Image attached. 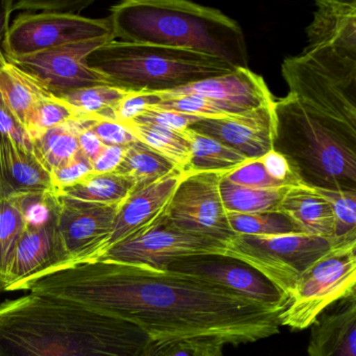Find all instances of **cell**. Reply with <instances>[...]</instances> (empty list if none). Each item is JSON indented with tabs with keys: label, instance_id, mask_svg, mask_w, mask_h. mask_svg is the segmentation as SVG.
I'll return each instance as SVG.
<instances>
[{
	"label": "cell",
	"instance_id": "e575fe53",
	"mask_svg": "<svg viewBox=\"0 0 356 356\" xmlns=\"http://www.w3.org/2000/svg\"><path fill=\"white\" fill-rule=\"evenodd\" d=\"M224 346L211 339L153 341L145 356H224Z\"/></svg>",
	"mask_w": 356,
	"mask_h": 356
},
{
	"label": "cell",
	"instance_id": "83f0119b",
	"mask_svg": "<svg viewBox=\"0 0 356 356\" xmlns=\"http://www.w3.org/2000/svg\"><path fill=\"white\" fill-rule=\"evenodd\" d=\"M128 92L114 85H95L76 89L58 97L72 106L82 118L114 120V109Z\"/></svg>",
	"mask_w": 356,
	"mask_h": 356
},
{
	"label": "cell",
	"instance_id": "f6af8a7d",
	"mask_svg": "<svg viewBox=\"0 0 356 356\" xmlns=\"http://www.w3.org/2000/svg\"><path fill=\"white\" fill-rule=\"evenodd\" d=\"M92 120L93 118H87L78 137L80 153L86 157L90 163L99 156L103 147H105V145L99 140V137L89 129V124Z\"/></svg>",
	"mask_w": 356,
	"mask_h": 356
},
{
	"label": "cell",
	"instance_id": "ba28073f",
	"mask_svg": "<svg viewBox=\"0 0 356 356\" xmlns=\"http://www.w3.org/2000/svg\"><path fill=\"white\" fill-rule=\"evenodd\" d=\"M110 39L115 40L109 18H90L74 12L22 13L10 22L1 41L8 58L45 49Z\"/></svg>",
	"mask_w": 356,
	"mask_h": 356
},
{
	"label": "cell",
	"instance_id": "ffe728a7",
	"mask_svg": "<svg viewBox=\"0 0 356 356\" xmlns=\"http://www.w3.org/2000/svg\"><path fill=\"white\" fill-rule=\"evenodd\" d=\"M53 193L51 175L33 154L0 133V197Z\"/></svg>",
	"mask_w": 356,
	"mask_h": 356
},
{
	"label": "cell",
	"instance_id": "bcb514c9",
	"mask_svg": "<svg viewBox=\"0 0 356 356\" xmlns=\"http://www.w3.org/2000/svg\"><path fill=\"white\" fill-rule=\"evenodd\" d=\"M11 16L9 9H8L7 1H3L0 3V42L3 41L6 30L11 22Z\"/></svg>",
	"mask_w": 356,
	"mask_h": 356
},
{
	"label": "cell",
	"instance_id": "44dd1931",
	"mask_svg": "<svg viewBox=\"0 0 356 356\" xmlns=\"http://www.w3.org/2000/svg\"><path fill=\"white\" fill-rule=\"evenodd\" d=\"M279 211L289 216L304 234L332 241L334 216L330 204L314 188L305 185L289 187L281 201Z\"/></svg>",
	"mask_w": 356,
	"mask_h": 356
},
{
	"label": "cell",
	"instance_id": "836d02e7",
	"mask_svg": "<svg viewBox=\"0 0 356 356\" xmlns=\"http://www.w3.org/2000/svg\"><path fill=\"white\" fill-rule=\"evenodd\" d=\"M80 118H85L79 115L78 112L72 106L68 105L59 97H53L41 102L35 108L32 118L29 122L26 132L31 140H33L35 137L49 129L61 126L72 120H80Z\"/></svg>",
	"mask_w": 356,
	"mask_h": 356
},
{
	"label": "cell",
	"instance_id": "f35d334b",
	"mask_svg": "<svg viewBox=\"0 0 356 356\" xmlns=\"http://www.w3.org/2000/svg\"><path fill=\"white\" fill-rule=\"evenodd\" d=\"M89 129L99 137L105 145L129 147L138 141L127 124L106 118H93Z\"/></svg>",
	"mask_w": 356,
	"mask_h": 356
},
{
	"label": "cell",
	"instance_id": "d6a6232c",
	"mask_svg": "<svg viewBox=\"0 0 356 356\" xmlns=\"http://www.w3.org/2000/svg\"><path fill=\"white\" fill-rule=\"evenodd\" d=\"M154 108L191 114L203 120H216L245 113V111L231 104L195 95L172 97L160 102L158 105L154 106Z\"/></svg>",
	"mask_w": 356,
	"mask_h": 356
},
{
	"label": "cell",
	"instance_id": "6da1fadb",
	"mask_svg": "<svg viewBox=\"0 0 356 356\" xmlns=\"http://www.w3.org/2000/svg\"><path fill=\"white\" fill-rule=\"evenodd\" d=\"M16 291L78 302L136 325L153 341L211 339L239 346L274 337L282 327V310L193 277L113 261L62 268Z\"/></svg>",
	"mask_w": 356,
	"mask_h": 356
},
{
	"label": "cell",
	"instance_id": "7bdbcfd3",
	"mask_svg": "<svg viewBox=\"0 0 356 356\" xmlns=\"http://www.w3.org/2000/svg\"><path fill=\"white\" fill-rule=\"evenodd\" d=\"M260 159L268 176L277 182L289 187L302 185L287 160L280 154L270 151Z\"/></svg>",
	"mask_w": 356,
	"mask_h": 356
},
{
	"label": "cell",
	"instance_id": "7a4b0ae2",
	"mask_svg": "<svg viewBox=\"0 0 356 356\" xmlns=\"http://www.w3.org/2000/svg\"><path fill=\"white\" fill-rule=\"evenodd\" d=\"M152 341L132 323L55 296L0 303V356H145Z\"/></svg>",
	"mask_w": 356,
	"mask_h": 356
},
{
	"label": "cell",
	"instance_id": "d6986e66",
	"mask_svg": "<svg viewBox=\"0 0 356 356\" xmlns=\"http://www.w3.org/2000/svg\"><path fill=\"white\" fill-rule=\"evenodd\" d=\"M310 327L308 355L356 356V293L335 302Z\"/></svg>",
	"mask_w": 356,
	"mask_h": 356
},
{
	"label": "cell",
	"instance_id": "d590c367",
	"mask_svg": "<svg viewBox=\"0 0 356 356\" xmlns=\"http://www.w3.org/2000/svg\"><path fill=\"white\" fill-rule=\"evenodd\" d=\"M222 177L232 184L247 188L275 189L289 187L277 182L268 176L261 159L252 160L241 168Z\"/></svg>",
	"mask_w": 356,
	"mask_h": 356
},
{
	"label": "cell",
	"instance_id": "484cf974",
	"mask_svg": "<svg viewBox=\"0 0 356 356\" xmlns=\"http://www.w3.org/2000/svg\"><path fill=\"white\" fill-rule=\"evenodd\" d=\"M176 170L179 168L168 158L136 141L127 147L124 159L116 172L132 179L138 188L152 184Z\"/></svg>",
	"mask_w": 356,
	"mask_h": 356
},
{
	"label": "cell",
	"instance_id": "8fae6325",
	"mask_svg": "<svg viewBox=\"0 0 356 356\" xmlns=\"http://www.w3.org/2000/svg\"><path fill=\"white\" fill-rule=\"evenodd\" d=\"M164 270L193 277L274 310L284 312L289 297L249 264L222 254L174 258Z\"/></svg>",
	"mask_w": 356,
	"mask_h": 356
},
{
	"label": "cell",
	"instance_id": "d4e9b609",
	"mask_svg": "<svg viewBox=\"0 0 356 356\" xmlns=\"http://www.w3.org/2000/svg\"><path fill=\"white\" fill-rule=\"evenodd\" d=\"M86 120H72L49 129L33 139L35 156L47 172L72 161L80 153L79 133Z\"/></svg>",
	"mask_w": 356,
	"mask_h": 356
},
{
	"label": "cell",
	"instance_id": "8d00e7d4",
	"mask_svg": "<svg viewBox=\"0 0 356 356\" xmlns=\"http://www.w3.org/2000/svg\"><path fill=\"white\" fill-rule=\"evenodd\" d=\"M202 120L203 118L191 115V114L152 107L131 122L138 124H151V126L159 127V128L168 129V130L176 131V132H183Z\"/></svg>",
	"mask_w": 356,
	"mask_h": 356
},
{
	"label": "cell",
	"instance_id": "60d3db41",
	"mask_svg": "<svg viewBox=\"0 0 356 356\" xmlns=\"http://www.w3.org/2000/svg\"><path fill=\"white\" fill-rule=\"evenodd\" d=\"M92 1H67V0H51V1H33V0H22V1H11L8 0L7 5L11 15L15 12L24 11V13H36V12H74L82 10L90 5Z\"/></svg>",
	"mask_w": 356,
	"mask_h": 356
},
{
	"label": "cell",
	"instance_id": "603a6c76",
	"mask_svg": "<svg viewBox=\"0 0 356 356\" xmlns=\"http://www.w3.org/2000/svg\"><path fill=\"white\" fill-rule=\"evenodd\" d=\"M191 145V157L184 175L214 172L225 176L252 161L239 152L191 129L183 131Z\"/></svg>",
	"mask_w": 356,
	"mask_h": 356
},
{
	"label": "cell",
	"instance_id": "1f68e13d",
	"mask_svg": "<svg viewBox=\"0 0 356 356\" xmlns=\"http://www.w3.org/2000/svg\"><path fill=\"white\" fill-rule=\"evenodd\" d=\"M328 201L334 216L333 245L356 243V191L316 189Z\"/></svg>",
	"mask_w": 356,
	"mask_h": 356
},
{
	"label": "cell",
	"instance_id": "5b68a950",
	"mask_svg": "<svg viewBox=\"0 0 356 356\" xmlns=\"http://www.w3.org/2000/svg\"><path fill=\"white\" fill-rule=\"evenodd\" d=\"M87 63L114 86L153 93L176 90L237 70L204 54L118 40L102 45Z\"/></svg>",
	"mask_w": 356,
	"mask_h": 356
},
{
	"label": "cell",
	"instance_id": "9c48e42d",
	"mask_svg": "<svg viewBox=\"0 0 356 356\" xmlns=\"http://www.w3.org/2000/svg\"><path fill=\"white\" fill-rule=\"evenodd\" d=\"M222 175H184L175 189L163 218L168 224L204 238L227 245L236 236L229 225L220 193Z\"/></svg>",
	"mask_w": 356,
	"mask_h": 356
},
{
	"label": "cell",
	"instance_id": "74e56055",
	"mask_svg": "<svg viewBox=\"0 0 356 356\" xmlns=\"http://www.w3.org/2000/svg\"><path fill=\"white\" fill-rule=\"evenodd\" d=\"M161 102L157 93L145 91H129L128 95L116 106L113 112L114 120L129 124L149 108Z\"/></svg>",
	"mask_w": 356,
	"mask_h": 356
},
{
	"label": "cell",
	"instance_id": "4fadbf2b",
	"mask_svg": "<svg viewBox=\"0 0 356 356\" xmlns=\"http://www.w3.org/2000/svg\"><path fill=\"white\" fill-rule=\"evenodd\" d=\"M54 197L56 231L70 266L95 261L109 238L120 206Z\"/></svg>",
	"mask_w": 356,
	"mask_h": 356
},
{
	"label": "cell",
	"instance_id": "ee69618b",
	"mask_svg": "<svg viewBox=\"0 0 356 356\" xmlns=\"http://www.w3.org/2000/svg\"><path fill=\"white\" fill-rule=\"evenodd\" d=\"M127 147L105 145L97 158L91 162L93 174H110L116 172L124 159Z\"/></svg>",
	"mask_w": 356,
	"mask_h": 356
},
{
	"label": "cell",
	"instance_id": "ab89813d",
	"mask_svg": "<svg viewBox=\"0 0 356 356\" xmlns=\"http://www.w3.org/2000/svg\"><path fill=\"white\" fill-rule=\"evenodd\" d=\"M91 172L92 168L90 161L82 154L79 153L72 161L49 172L53 193L72 186L86 178Z\"/></svg>",
	"mask_w": 356,
	"mask_h": 356
},
{
	"label": "cell",
	"instance_id": "cb8c5ba5",
	"mask_svg": "<svg viewBox=\"0 0 356 356\" xmlns=\"http://www.w3.org/2000/svg\"><path fill=\"white\" fill-rule=\"evenodd\" d=\"M136 187V183L132 179L116 172L110 174L91 172L80 182L53 193V195L87 203L120 206L132 195Z\"/></svg>",
	"mask_w": 356,
	"mask_h": 356
},
{
	"label": "cell",
	"instance_id": "5bb4252c",
	"mask_svg": "<svg viewBox=\"0 0 356 356\" xmlns=\"http://www.w3.org/2000/svg\"><path fill=\"white\" fill-rule=\"evenodd\" d=\"M188 129L239 152L250 160L260 159L273 151L274 145V101L237 115L202 120Z\"/></svg>",
	"mask_w": 356,
	"mask_h": 356
},
{
	"label": "cell",
	"instance_id": "3957f363",
	"mask_svg": "<svg viewBox=\"0 0 356 356\" xmlns=\"http://www.w3.org/2000/svg\"><path fill=\"white\" fill-rule=\"evenodd\" d=\"M115 40L185 49L248 68L243 29L222 12L186 0H126L110 8Z\"/></svg>",
	"mask_w": 356,
	"mask_h": 356
},
{
	"label": "cell",
	"instance_id": "f1b7e54d",
	"mask_svg": "<svg viewBox=\"0 0 356 356\" xmlns=\"http://www.w3.org/2000/svg\"><path fill=\"white\" fill-rule=\"evenodd\" d=\"M124 124L129 127L138 141L168 158L183 172L191 157V145L182 132H176L151 124H138L134 122Z\"/></svg>",
	"mask_w": 356,
	"mask_h": 356
},
{
	"label": "cell",
	"instance_id": "7c38bea8",
	"mask_svg": "<svg viewBox=\"0 0 356 356\" xmlns=\"http://www.w3.org/2000/svg\"><path fill=\"white\" fill-rule=\"evenodd\" d=\"M110 39L72 43L22 57L8 58L38 80L55 97L85 87L111 85L101 72L87 63L89 56Z\"/></svg>",
	"mask_w": 356,
	"mask_h": 356
},
{
	"label": "cell",
	"instance_id": "7402d4cb",
	"mask_svg": "<svg viewBox=\"0 0 356 356\" xmlns=\"http://www.w3.org/2000/svg\"><path fill=\"white\" fill-rule=\"evenodd\" d=\"M0 95L22 128L26 131L35 108L55 97L38 80L12 63L0 42ZM28 133V132H26Z\"/></svg>",
	"mask_w": 356,
	"mask_h": 356
},
{
	"label": "cell",
	"instance_id": "9a60e30c",
	"mask_svg": "<svg viewBox=\"0 0 356 356\" xmlns=\"http://www.w3.org/2000/svg\"><path fill=\"white\" fill-rule=\"evenodd\" d=\"M70 266L56 231V220L39 228L26 227L6 270L3 291H15L32 279Z\"/></svg>",
	"mask_w": 356,
	"mask_h": 356
},
{
	"label": "cell",
	"instance_id": "30bf717a",
	"mask_svg": "<svg viewBox=\"0 0 356 356\" xmlns=\"http://www.w3.org/2000/svg\"><path fill=\"white\" fill-rule=\"evenodd\" d=\"M226 245L179 230L163 216L126 241L110 248L99 259L149 270H164L174 258L200 254H222Z\"/></svg>",
	"mask_w": 356,
	"mask_h": 356
},
{
	"label": "cell",
	"instance_id": "e0dca14e",
	"mask_svg": "<svg viewBox=\"0 0 356 356\" xmlns=\"http://www.w3.org/2000/svg\"><path fill=\"white\" fill-rule=\"evenodd\" d=\"M188 95H201L225 102L245 112L268 105L274 101L264 79L254 74L249 68H237L234 72L227 76L208 79L176 90L157 93L161 102Z\"/></svg>",
	"mask_w": 356,
	"mask_h": 356
},
{
	"label": "cell",
	"instance_id": "4dcf8cb0",
	"mask_svg": "<svg viewBox=\"0 0 356 356\" xmlns=\"http://www.w3.org/2000/svg\"><path fill=\"white\" fill-rule=\"evenodd\" d=\"M24 228L19 195L0 197V293H3L6 270Z\"/></svg>",
	"mask_w": 356,
	"mask_h": 356
},
{
	"label": "cell",
	"instance_id": "f546056e",
	"mask_svg": "<svg viewBox=\"0 0 356 356\" xmlns=\"http://www.w3.org/2000/svg\"><path fill=\"white\" fill-rule=\"evenodd\" d=\"M227 218L231 229L236 235L273 236L303 233L289 216L281 211L258 213L227 212Z\"/></svg>",
	"mask_w": 356,
	"mask_h": 356
},
{
	"label": "cell",
	"instance_id": "ac0fdd59",
	"mask_svg": "<svg viewBox=\"0 0 356 356\" xmlns=\"http://www.w3.org/2000/svg\"><path fill=\"white\" fill-rule=\"evenodd\" d=\"M306 36L305 51L329 49L356 58V1L318 0Z\"/></svg>",
	"mask_w": 356,
	"mask_h": 356
},
{
	"label": "cell",
	"instance_id": "2e32d148",
	"mask_svg": "<svg viewBox=\"0 0 356 356\" xmlns=\"http://www.w3.org/2000/svg\"><path fill=\"white\" fill-rule=\"evenodd\" d=\"M183 176L180 170H176L152 184L135 189L118 208L113 228L101 255L161 218Z\"/></svg>",
	"mask_w": 356,
	"mask_h": 356
},
{
	"label": "cell",
	"instance_id": "b9f144b4",
	"mask_svg": "<svg viewBox=\"0 0 356 356\" xmlns=\"http://www.w3.org/2000/svg\"><path fill=\"white\" fill-rule=\"evenodd\" d=\"M0 133L9 137L12 140L15 141L20 147L35 156L34 147H33L30 136L16 120L1 95H0Z\"/></svg>",
	"mask_w": 356,
	"mask_h": 356
},
{
	"label": "cell",
	"instance_id": "4316f807",
	"mask_svg": "<svg viewBox=\"0 0 356 356\" xmlns=\"http://www.w3.org/2000/svg\"><path fill=\"white\" fill-rule=\"evenodd\" d=\"M289 188L253 189L232 184L224 177L220 181V193L225 209L235 213L279 211L281 201Z\"/></svg>",
	"mask_w": 356,
	"mask_h": 356
},
{
	"label": "cell",
	"instance_id": "52a82bcc",
	"mask_svg": "<svg viewBox=\"0 0 356 356\" xmlns=\"http://www.w3.org/2000/svg\"><path fill=\"white\" fill-rule=\"evenodd\" d=\"M356 293V243L333 247L300 277L281 314V326L309 328L335 302Z\"/></svg>",
	"mask_w": 356,
	"mask_h": 356
},
{
	"label": "cell",
	"instance_id": "8992f818",
	"mask_svg": "<svg viewBox=\"0 0 356 356\" xmlns=\"http://www.w3.org/2000/svg\"><path fill=\"white\" fill-rule=\"evenodd\" d=\"M333 247L329 239L304 233L236 235L224 255L249 264L289 297L302 274Z\"/></svg>",
	"mask_w": 356,
	"mask_h": 356
},
{
	"label": "cell",
	"instance_id": "277c9868",
	"mask_svg": "<svg viewBox=\"0 0 356 356\" xmlns=\"http://www.w3.org/2000/svg\"><path fill=\"white\" fill-rule=\"evenodd\" d=\"M273 151L282 155L302 185L356 191V129L305 99H274Z\"/></svg>",
	"mask_w": 356,
	"mask_h": 356
}]
</instances>
